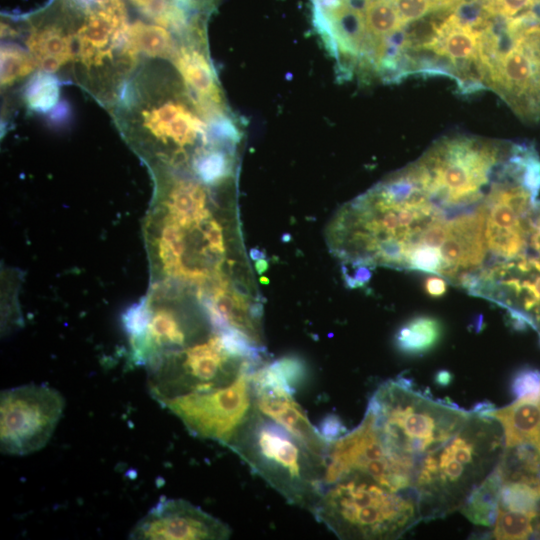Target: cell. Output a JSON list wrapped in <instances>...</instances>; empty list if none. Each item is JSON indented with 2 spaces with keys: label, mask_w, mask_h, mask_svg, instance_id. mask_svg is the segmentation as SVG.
<instances>
[{
  "label": "cell",
  "mask_w": 540,
  "mask_h": 540,
  "mask_svg": "<svg viewBox=\"0 0 540 540\" xmlns=\"http://www.w3.org/2000/svg\"><path fill=\"white\" fill-rule=\"evenodd\" d=\"M172 61L185 87L201 108L211 113H229L207 53L206 40L182 42Z\"/></svg>",
  "instance_id": "15"
},
{
  "label": "cell",
  "mask_w": 540,
  "mask_h": 540,
  "mask_svg": "<svg viewBox=\"0 0 540 540\" xmlns=\"http://www.w3.org/2000/svg\"><path fill=\"white\" fill-rule=\"evenodd\" d=\"M260 366L246 369L228 386L183 395L162 406L192 435L226 447L254 408L252 378Z\"/></svg>",
  "instance_id": "12"
},
{
  "label": "cell",
  "mask_w": 540,
  "mask_h": 540,
  "mask_svg": "<svg viewBox=\"0 0 540 540\" xmlns=\"http://www.w3.org/2000/svg\"><path fill=\"white\" fill-rule=\"evenodd\" d=\"M539 502L540 479L535 474L502 477L498 509L536 517Z\"/></svg>",
  "instance_id": "18"
},
{
  "label": "cell",
  "mask_w": 540,
  "mask_h": 540,
  "mask_svg": "<svg viewBox=\"0 0 540 540\" xmlns=\"http://www.w3.org/2000/svg\"><path fill=\"white\" fill-rule=\"evenodd\" d=\"M501 485L502 477L497 466L461 507L464 516L476 525L492 526L497 517Z\"/></svg>",
  "instance_id": "19"
},
{
  "label": "cell",
  "mask_w": 540,
  "mask_h": 540,
  "mask_svg": "<svg viewBox=\"0 0 540 540\" xmlns=\"http://www.w3.org/2000/svg\"><path fill=\"white\" fill-rule=\"evenodd\" d=\"M26 44L36 65L46 73H56L71 63V35L66 15L35 18Z\"/></svg>",
  "instance_id": "16"
},
{
  "label": "cell",
  "mask_w": 540,
  "mask_h": 540,
  "mask_svg": "<svg viewBox=\"0 0 540 540\" xmlns=\"http://www.w3.org/2000/svg\"><path fill=\"white\" fill-rule=\"evenodd\" d=\"M61 393L46 385L27 384L1 392L0 448L23 456L42 449L64 410Z\"/></svg>",
  "instance_id": "11"
},
{
  "label": "cell",
  "mask_w": 540,
  "mask_h": 540,
  "mask_svg": "<svg viewBox=\"0 0 540 540\" xmlns=\"http://www.w3.org/2000/svg\"><path fill=\"white\" fill-rule=\"evenodd\" d=\"M255 407L277 422L308 450L326 463L329 442L309 421L293 397L294 386L275 362L260 366L253 373Z\"/></svg>",
  "instance_id": "13"
},
{
  "label": "cell",
  "mask_w": 540,
  "mask_h": 540,
  "mask_svg": "<svg viewBox=\"0 0 540 540\" xmlns=\"http://www.w3.org/2000/svg\"><path fill=\"white\" fill-rule=\"evenodd\" d=\"M417 465L392 452L367 409L361 423L351 432L329 443L324 485L352 473L364 474L383 486L403 492L413 489Z\"/></svg>",
  "instance_id": "10"
},
{
  "label": "cell",
  "mask_w": 540,
  "mask_h": 540,
  "mask_svg": "<svg viewBox=\"0 0 540 540\" xmlns=\"http://www.w3.org/2000/svg\"><path fill=\"white\" fill-rule=\"evenodd\" d=\"M356 265L353 275L343 274L347 285L351 288L362 287L368 283L372 272L369 264L363 262H352Z\"/></svg>",
  "instance_id": "27"
},
{
  "label": "cell",
  "mask_w": 540,
  "mask_h": 540,
  "mask_svg": "<svg viewBox=\"0 0 540 540\" xmlns=\"http://www.w3.org/2000/svg\"><path fill=\"white\" fill-rule=\"evenodd\" d=\"M60 85L56 77L39 73L28 83L25 100L30 109L47 112L56 106L59 100Z\"/></svg>",
  "instance_id": "23"
},
{
  "label": "cell",
  "mask_w": 540,
  "mask_h": 540,
  "mask_svg": "<svg viewBox=\"0 0 540 540\" xmlns=\"http://www.w3.org/2000/svg\"><path fill=\"white\" fill-rule=\"evenodd\" d=\"M442 327L436 318L416 316L399 328L395 336L397 348L406 354L429 351L439 341Z\"/></svg>",
  "instance_id": "21"
},
{
  "label": "cell",
  "mask_w": 540,
  "mask_h": 540,
  "mask_svg": "<svg viewBox=\"0 0 540 540\" xmlns=\"http://www.w3.org/2000/svg\"><path fill=\"white\" fill-rule=\"evenodd\" d=\"M367 409L388 448L417 466L425 454L453 437L472 414L413 390L403 378L381 384Z\"/></svg>",
  "instance_id": "7"
},
{
  "label": "cell",
  "mask_w": 540,
  "mask_h": 540,
  "mask_svg": "<svg viewBox=\"0 0 540 540\" xmlns=\"http://www.w3.org/2000/svg\"><path fill=\"white\" fill-rule=\"evenodd\" d=\"M257 263L260 264V266L256 265L259 272L264 271L268 267L267 262H265L264 260L259 259Z\"/></svg>",
  "instance_id": "31"
},
{
  "label": "cell",
  "mask_w": 540,
  "mask_h": 540,
  "mask_svg": "<svg viewBox=\"0 0 540 540\" xmlns=\"http://www.w3.org/2000/svg\"><path fill=\"white\" fill-rule=\"evenodd\" d=\"M312 514L340 539H396L422 520L417 498L361 473L326 485Z\"/></svg>",
  "instance_id": "5"
},
{
  "label": "cell",
  "mask_w": 540,
  "mask_h": 540,
  "mask_svg": "<svg viewBox=\"0 0 540 540\" xmlns=\"http://www.w3.org/2000/svg\"><path fill=\"white\" fill-rule=\"evenodd\" d=\"M131 345L130 362L147 366L153 360L207 339L215 330L208 315L198 318L174 306L159 286L124 316Z\"/></svg>",
  "instance_id": "9"
},
{
  "label": "cell",
  "mask_w": 540,
  "mask_h": 540,
  "mask_svg": "<svg viewBox=\"0 0 540 540\" xmlns=\"http://www.w3.org/2000/svg\"><path fill=\"white\" fill-rule=\"evenodd\" d=\"M263 347L233 330H214L147 366L148 389L161 405L174 398L232 384L246 369L263 365Z\"/></svg>",
  "instance_id": "6"
},
{
  "label": "cell",
  "mask_w": 540,
  "mask_h": 540,
  "mask_svg": "<svg viewBox=\"0 0 540 540\" xmlns=\"http://www.w3.org/2000/svg\"><path fill=\"white\" fill-rule=\"evenodd\" d=\"M130 42L134 50L151 57L173 60L183 42L171 30L154 24L136 21L130 26Z\"/></svg>",
  "instance_id": "20"
},
{
  "label": "cell",
  "mask_w": 540,
  "mask_h": 540,
  "mask_svg": "<svg viewBox=\"0 0 540 540\" xmlns=\"http://www.w3.org/2000/svg\"><path fill=\"white\" fill-rule=\"evenodd\" d=\"M36 63L30 53L15 44L1 46V86L7 87L28 76Z\"/></svg>",
  "instance_id": "22"
},
{
  "label": "cell",
  "mask_w": 540,
  "mask_h": 540,
  "mask_svg": "<svg viewBox=\"0 0 540 540\" xmlns=\"http://www.w3.org/2000/svg\"><path fill=\"white\" fill-rule=\"evenodd\" d=\"M135 6L141 9L143 12L147 13L148 16L151 15L155 9L159 0H130Z\"/></svg>",
  "instance_id": "29"
},
{
  "label": "cell",
  "mask_w": 540,
  "mask_h": 540,
  "mask_svg": "<svg viewBox=\"0 0 540 540\" xmlns=\"http://www.w3.org/2000/svg\"><path fill=\"white\" fill-rule=\"evenodd\" d=\"M512 391L517 398L540 396V372L532 369L520 371L513 379Z\"/></svg>",
  "instance_id": "26"
},
{
  "label": "cell",
  "mask_w": 540,
  "mask_h": 540,
  "mask_svg": "<svg viewBox=\"0 0 540 540\" xmlns=\"http://www.w3.org/2000/svg\"><path fill=\"white\" fill-rule=\"evenodd\" d=\"M451 379V375L447 371H440L437 376V382L441 384H448Z\"/></svg>",
  "instance_id": "30"
},
{
  "label": "cell",
  "mask_w": 540,
  "mask_h": 540,
  "mask_svg": "<svg viewBox=\"0 0 540 540\" xmlns=\"http://www.w3.org/2000/svg\"><path fill=\"white\" fill-rule=\"evenodd\" d=\"M530 514L498 509L493 535L496 539H526L533 532V519Z\"/></svg>",
  "instance_id": "24"
},
{
  "label": "cell",
  "mask_w": 540,
  "mask_h": 540,
  "mask_svg": "<svg viewBox=\"0 0 540 540\" xmlns=\"http://www.w3.org/2000/svg\"><path fill=\"white\" fill-rule=\"evenodd\" d=\"M408 269L443 275L445 264L439 248L415 247L408 256Z\"/></svg>",
  "instance_id": "25"
},
{
  "label": "cell",
  "mask_w": 540,
  "mask_h": 540,
  "mask_svg": "<svg viewBox=\"0 0 540 540\" xmlns=\"http://www.w3.org/2000/svg\"><path fill=\"white\" fill-rule=\"evenodd\" d=\"M482 412L500 423L506 448L534 446L540 437V396L517 398L504 408H484Z\"/></svg>",
  "instance_id": "17"
},
{
  "label": "cell",
  "mask_w": 540,
  "mask_h": 540,
  "mask_svg": "<svg viewBox=\"0 0 540 540\" xmlns=\"http://www.w3.org/2000/svg\"><path fill=\"white\" fill-rule=\"evenodd\" d=\"M424 289L432 297H441L446 293L447 284L438 276H430L424 282Z\"/></svg>",
  "instance_id": "28"
},
{
  "label": "cell",
  "mask_w": 540,
  "mask_h": 540,
  "mask_svg": "<svg viewBox=\"0 0 540 540\" xmlns=\"http://www.w3.org/2000/svg\"><path fill=\"white\" fill-rule=\"evenodd\" d=\"M504 444L500 423L479 409L447 442L425 454L413 487L422 519L461 509L500 463Z\"/></svg>",
  "instance_id": "2"
},
{
  "label": "cell",
  "mask_w": 540,
  "mask_h": 540,
  "mask_svg": "<svg viewBox=\"0 0 540 540\" xmlns=\"http://www.w3.org/2000/svg\"><path fill=\"white\" fill-rule=\"evenodd\" d=\"M178 84L163 69L144 66L117 103L118 126L152 170L182 165L190 147L235 149L239 141L230 115L206 113L182 80Z\"/></svg>",
  "instance_id": "1"
},
{
  "label": "cell",
  "mask_w": 540,
  "mask_h": 540,
  "mask_svg": "<svg viewBox=\"0 0 540 540\" xmlns=\"http://www.w3.org/2000/svg\"><path fill=\"white\" fill-rule=\"evenodd\" d=\"M230 527L183 499L161 500L133 527L130 539L223 540Z\"/></svg>",
  "instance_id": "14"
},
{
  "label": "cell",
  "mask_w": 540,
  "mask_h": 540,
  "mask_svg": "<svg viewBox=\"0 0 540 540\" xmlns=\"http://www.w3.org/2000/svg\"><path fill=\"white\" fill-rule=\"evenodd\" d=\"M513 143L469 136L446 137L411 164L430 200L454 207L474 203L508 159Z\"/></svg>",
  "instance_id": "8"
},
{
  "label": "cell",
  "mask_w": 540,
  "mask_h": 540,
  "mask_svg": "<svg viewBox=\"0 0 540 540\" xmlns=\"http://www.w3.org/2000/svg\"><path fill=\"white\" fill-rule=\"evenodd\" d=\"M80 21L72 23L71 68L75 78L100 102L115 104L125 78L137 64L138 54L130 42V26L123 0H72ZM64 5V4H63ZM65 10L66 7L64 6Z\"/></svg>",
  "instance_id": "3"
},
{
  "label": "cell",
  "mask_w": 540,
  "mask_h": 540,
  "mask_svg": "<svg viewBox=\"0 0 540 540\" xmlns=\"http://www.w3.org/2000/svg\"><path fill=\"white\" fill-rule=\"evenodd\" d=\"M226 447L287 502L312 513L325 487V462L255 405Z\"/></svg>",
  "instance_id": "4"
}]
</instances>
